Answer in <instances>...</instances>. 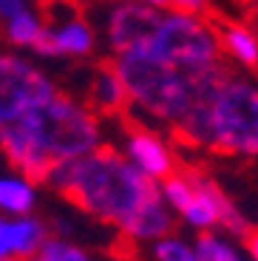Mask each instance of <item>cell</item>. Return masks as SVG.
<instances>
[{
    "label": "cell",
    "mask_w": 258,
    "mask_h": 261,
    "mask_svg": "<svg viewBox=\"0 0 258 261\" xmlns=\"http://www.w3.org/2000/svg\"><path fill=\"white\" fill-rule=\"evenodd\" d=\"M168 9H176V12H185V14H201L210 9V0H170Z\"/></svg>",
    "instance_id": "e0dca14e"
},
{
    "label": "cell",
    "mask_w": 258,
    "mask_h": 261,
    "mask_svg": "<svg viewBox=\"0 0 258 261\" xmlns=\"http://www.w3.org/2000/svg\"><path fill=\"white\" fill-rule=\"evenodd\" d=\"M88 108L94 114H119L128 108V91L114 65H102L88 85Z\"/></svg>",
    "instance_id": "30bf717a"
},
{
    "label": "cell",
    "mask_w": 258,
    "mask_h": 261,
    "mask_svg": "<svg viewBox=\"0 0 258 261\" xmlns=\"http://www.w3.org/2000/svg\"><path fill=\"white\" fill-rule=\"evenodd\" d=\"M26 9H32V6H29V0H0V20L6 23V20L23 14Z\"/></svg>",
    "instance_id": "ac0fdd59"
},
{
    "label": "cell",
    "mask_w": 258,
    "mask_h": 261,
    "mask_svg": "<svg viewBox=\"0 0 258 261\" xmlns=\"http://www.w3.org/2000/svg\"><path fill=\"white\" fill-rule=\"evenodd\" d=\"M114 68L125 83L128 108L168 128L185 119L187 111L230 74V68L193 71L159 57L148 46H131L125 51H116Z\"/></svg>",
    "instance_id": "3957f363"
},
{
    "label": "cell",
    "mask_w": 258,
    "mask_h": 261,
    "mask_svg": "<svg viewBox=\"0 0 258 261\" xmlns=\"http://www.w3.org/2000/svg\"><path fill=\"white\" fill-rule=\"evenodd\" d=\"M219 43L221 54L236 60L244 68L258 65V34L250 23H224L219 26Z\"/></svg>",
    "instance_id": "8fae6325"
},
{
    "label": "cell",
    "mask_w": 258,
    "mask_h": 261,
    "mask_svg": "<svg viewBox=\"0 0 258 261\" xmlns=\"http://www.w3.org/2000/svg\"><path fill=\"white\" fill-rule=\"evenodd\" d=\"M48 239L45 222L34 216H0V261H26Z\"/></svg>",
    "instance_id": "9c48e42d"
},
{
    "label": "cell",
    "mask_w": 258,
    "mask_h": 261,
    "mask_svg": "<svg viewBox=\"0 0 258 261\" xmlns=\"http://www.w3.org/2000/svg\"><path fill=\"white\" fill-rule=\"evenodd\" d=\"M102 145L97 114L80 99L57 91L51 99L34 105L29 114L0 130V150L23 176L45 179L54 162L88 156Z\"/></svg>",
    "instance_id": "7a4b0ae2"
},
{
    "label": "cell",
    "mask_w": 258,
    "mask_h": 261,
    "mask_svg": "<svg viewBox=\"0 0 258 261\" xmlns=\"http://www.w3.org/2000/svg\"><path fill=\"white\" fill-rule=\"evenodd\" d=\"M37 204L34 182L23 173H3L0 176V216H32Z\"/></svg>",
    "instance_id": "7c38bea8"
},
{
    "label": "cell",
    "mask_w": 258,
    "mask_h": 261,
    "mask_svg": "<svg viewBox=\"0 0 258 261\" xmlns=\"http://www.w3.org/2000/svg\"><path fill=\"white\" fill-rule=\"evenodd\" d=\"M193 247H196L199 261H247L244 253L233 244L230 236L219 233V230L199 233V239L193 242Z\"/></svg>",
    "instance_id": "4fadbf2b"
},
{
    "label": "cell",
    "mask_w": 258,
    "mask_h": 261,
    "mask_svg": "<svg viewBox=\"0 0 258 261\" xmlns=\"http://www.w3.org/2000/svg\"><path fill=\"white\" fill-rule=\"evenodd\" d=\"M54 80L20 54H0V130L14 125L34 105L51 99Z\"/></svg>",
    "instance_id": "5b68a950"
},
{
    "label": "cell",
    "mask_w": 258,
    "mask_h": 261,
    "mask_svg": "<svg viewBox=\"0 0 258 261\" xmlns=\"http://www.w3.org/2000/svg\"><path fill=\"white\" fill-rule=\"evenodd\" d=\"M122 153L128 156V162L136 170H142L145 176H150L153 182H162L173 170H179L176 150L170 148L168 139H162L148 125H134V128H128Z\"/></svg>",
    "instance_id": "8992f818"
},
{
    "label": "cell",
    "mask_w": 258,
    "mask_h": 261,
    "mask_svg": "<svg viewBox=\"0 0 258 261\" xmlns=\"http://www.w3.org/2000/svg\"><path fill=\"white\" fill-rule=\"evenodd\" d=\"M116 3H142V6H153V9H168L170 0H116Z\"/></svg>",
    "instance_id": "44dd1931"
},
{
    "label": "cell",
    "mask_w": 258,
    "mask_h": 261,
    "mask_svg": "<svg viewBox=\"0 0 258 261\" xmlns=\"http://www.w3.org/2000/svg\"><path fill=\"white\" fill-rule=\"evenodd\" d=\"M26 261H48V258H45L43 253H37V255H32V258H26Z\"/></svg>",
    "instance_id": "7402d4cb"
},
{
    "label": "cell",
    "mask_w": 258,
    "mask_h": 261,
    "mask_svg": "<svg viewBox=\"0 0 258 261\" xmlns=\"http://www.w3.org/2000/svg\"><path fill=\"white\" fill-rule=\"evenodd\" d=\"M244 250L250 261H258V227H250V233L244 236Z\"/></svg>",
    "instance_id": "d6986e66"
},
{
    "label": "cell",
    "mask_w": 258,
    "mask_h": 261,
    "mask_svg": "<svg viewBox=\"0 0 258 261\" xmlns=\"http://www.w3.org/2000/svg\"><path fill=\"white\" fill-rule=\"evenodd\" d=\"M43 182L91 219L111 224L134 247L173 233V210L162 199L159 182L136 170L116 148L99 145L88 156L54 162Z\"/></svg>",
    "instance_id": "6da1fadb"
},
{
    "label": "cell",
    "mask_w": 258,
    "mask_h": 261,
    "mask_svg": "<svg viewBox=\"0 0 258 261\" xmlns=\"http://www.w3.org/2000/svg\"><path fill=\"white\" fill-rule=\"evenodd\" d=\"M247 23H250L258 34V0H247Z\"/></svg>",
    "instance_id": "ffe728a7"
},
{
    "label": "cell",
    "mask_w": 258,
    "mask_h": 261,
    "mask_svg": "<svg viewBox=\"0 0 258 261\" xmlns=\"http://www.w3.org/2000/svg\"><path fill=\"white\" fill-rule=\"evenodd\" d=\"M40 253L48 261H94V255L85 247L74 244L71 239H63V236H48L45 244L40 247Z\"/></svg>",
    "instance_id": "2e32d148"
},
{
    "label": "cell",
    "mask_w": 258,
    "mask_h": 261,
    "mask_svg": "<svg viewBox=\"0 0 258 261\" xmlns=\"http://www.w3.org/2000/svg\"><path fill=\"white\" fill-rule=\"evenodd\" d=\"M97 46V34L80 14L57 20L54 26H45L40 40L32 46L37 57H88Z\"/></svg>",
    "instance_id": "52a82bcc"
},
{
    "label": "cell",
    "mask_w": 258,
    "mask_h": 261,
    "mask_svg": "<svg viewBox=\"0 0 258 261\" xmlns=\"http://www.w3.org/2000/svg\"><path fill=\"white\" fill-rule=\"evenodd\" d=\"M173 134L187 148L241 159L258 156V83L230 71L173 125Z\"/></svg>",
    "instance_id": "277c9868"
},
{
    "label": "cell",
    "mask_w": 258,
    "mask_h": 261,
    "mask_svg": "<svg viewBox=\"0 0 258 261\" xmlns=\"http://www.w3.org/2000/svg\"><path fill=\"white\" fill-rule=\"evenodd\" d=\"M148 261H199L193 242H187L176 233H168L148 244Z\"/></svg>",
    "instance_id": "9a60e30c"
},
{
    "label": "cell",
    "mask_w": 258,
    "mask_h": 261,
    "mask_svg": "<svg viewBox=\"0 0 258 261\" xmlns=\"http://www.w3.org/2000/svg\"><path fill=\"white\" fill-rule=\"evenodd\" d=\"M43 29H45L43 14L34 12V9H26L23 14L6 20V40L12 43V46H17V48H32L34 43L40 40Z\"/></svg>",
    "instance_id": "5bb4252c"
},
{
    "label": "cell",
    "mask_w": 258,
    "mask_h": 261,
    "mask_svg": "<svg viewBox=\"0 0 258 261\" xmlns=\"http://www.w3.org/2000/svg\"><path fill=\"white\" fill-rule=\"evenodd\" d=\"M159 12L162 9L142 6V3H116L108 14V23H105L108 46L114 48V54L142 43L150 34V29L156 26Z\"/></svg>",
    "instance_id": "ba28073f"
}]
</instances>
